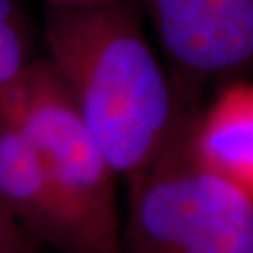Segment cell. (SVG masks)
Here are the masks:
<instances>
[{
  "instance_id": "7a4b0ae2",
  "label": "cell",
  "mask_w": 253,
  "mask_h": 253,
  "mask_svg": "<svg viewBox=\"0 0 253 253\" xmlns=\"http://www.w3.org/2000/svg\"><path fill=\"white\" fill-rule=\"evenodd\" d=\"M192 131L125 183L122 253H253V194L202 163Z\"/></svg>"
},
{
  "instance_id": "6da1fadb",
  "label": "cell",
  "mask_w": 253,
  "mask_h": 253,
  "mask_svg": "<svg viewBox=\"0 0 253 253\" xmlns=\"http://www.w3.org/2000/svg\"><path fill=\"white\" fill-rule=\"evenodd\" d=\"M141 0L44 5L48 63L125 183L151 168L199 115L184 112L143 28Z\"/></svg>"
},
{
  "instance_id": "9c48e42d",
  "label": "cell",
  "mask_w": 253,
  "mask_h": 253,
  "mask_svg": "<svg viewBox=\"0 0 253 253\" xmlns=\"http://www.w3.org/2000/svg\"><path fill=\"white\" fill-rule=\"evenodd\" d=\"M112 0H44V5H54V7H89V5H99Z\"/></svg>"
},
{
  "instance_id": "52a82bcc",
  "label": "cell",
  "mask_w": 253,
  "mask_h": 253,
  "mask_svg": "<svg viewBox=\"0 0 253 253\" xmlns=\"http://www.w3.org/2000/svg\"><path fill=\"white\" fill-rule=\"evenodd\" d=\"M28 17L20 0H0V87L20 74L32 53Z\"/></svg>"
},
{
  "instance_id": "3957f363",
  "label": "cell",
  "mask_w": 253,
  "mask_h": 253,
  "mask_svg": "<svg viewBox=\"0 0 253 253\" xmlns=\"http://www.w3.org/2000/svg\"><path fill=\"white\" fill-rule=\"evenodd\" d=\"M0 110L38 150L85 253H122L119 176L46 58L0 90Z\"/></svg>"
},
{
  "instance_id": "8992f818",
  "label": "cell",
  "mask_w": 253,
  "mask_h": 253,
  "mask_svg": "<svg viewBox=\"0 0 253 253\" xmlns=\"http://www.w3.org/2000/svg\"><path fill=\"white\" fill-rule=\"evenodd\" d=\"M192 145L204 165L253 191V84H234L201 112Z\"/></svg>"
},
{
  "instance_id": "ba28073f",
  "label": "cell",
  "mask_w": 253,
  "mask_h": 253,
  "mask_svg": "<svg viewBox=\"0 0 253 253\" xmlns=\"http://www.w3.org/2000/svg\"><path fill=\"white\" fill-rule=\"evenodd\" d=\"M0 253H48L43 250L0 204Z\"/></svg>"
},
{
  "instance_id": "277c9868",
  "label": "cell",
  "mask_w": 253,
  "mask_h": 253,
  "mask_svg": "<svg viewBox=\"0 0 253 253\" xmlns=\"http://www.w3.org/2000/svg\"><path fill=\"white\" fill-rule=\"evenodd\" d=\"M184 112L206 85L253 69V0H141Z\"/></svg>"
},
{
  "instance_id": "5b68a950",
  "label": "cell",
  "mask_w": 253,
  "mask_h": 253,
  "mask_svg": "<svg viewBox=\"0 0 253 253\" xmlns=\"http://www.w3.org/2000/svg\"><path fill=\"white\" fill-rule=\"evenodd\" d=\"M0 204L48 253H85L38 150L0 110Z\"/></svg>"
}]
</instances>
